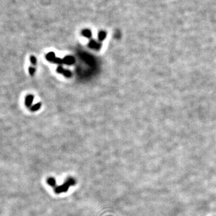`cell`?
Returning a JSON list of instances; mask_svg holds the SVG:
<instances>
[{
  "instance_id": "cell-1",
  "label": "cell",
  "mask_w": 216,
  "mask_h": 216,
  "mask_svg": "<svg viewBox=\"0 0 216 216\" xmlns=\"http://www.w3.org/2000/svg\"><path fill=\"white\" fill-rule=\"evenodd\" d=\"M75 184H76L75 180H74L73 178H70L68 179V180H67L64 183L63 185H61V186H58V187H55V189H54L55 192L56 193H58V194H59V193H61L65 192L66 191L68 190V189H69L70 186H73V185H75Z\"/></svg>"
},
{
  "instance_id": "cell-2",
  "label": "cell",
  "mask_w": 216,
  "mask_h": 216,
  "mask_svg": "<svg viewBox=\"0 0 216 216\" xmlns=\"http://www.w3.org/2000/svg\"><path fill=\"white\" fill-rule=\"evenodd\" d=\"M63 61H64V63L68 65H71V64H73L75 63V58L73 57H71V56H67V57H65L63 59Z\"/></svg>"
},
{
  "instance_id": "cell-3",
  "label": "cell",
  "mask_w": 216,
  "mask_h": 216,
  "mask_svg": "<svg viewBox=\"0 0 216 216\" xmlns=\"http://www.w3.org/2000/svg\"><path fill=\"white\" fill-rule=\"evenodd\" d=\"M89 46L91 48H95L98 50V49H100L101 48V47H102V45L99 43H97L96 41L91 40L90 41L89 43Z\"/></svg>"
},
{
  "instance_id": "cell-4",
  "label": "cell",
  "mask_w": 216,
  "mask_h": 216,
  "mask_svg": "<svg viewBox=\"0 0 216 216\" xmlns=\"http://www.w3.org/2000/svg\"><path fill=\"white\" fill-rule=\"evenodd\" d=\"M34 99V96L32 95H29L26 97L25 100V104L26 106H30Z\"/></svg>"
},
{
  "instance_id": "cell-5",
  "label": "cell",
  "mask_w": 216,
  "mask_h": 216,
  "mask_svg": "<svg viewBox=\"0 0 216 216\" xmlns=\"http://www.w3.org/2000/svg\"><path fill=\"white\" fill-rule=\"evenodd\" d=\"M82 34L84 36H85V37L87 38H90L92 36V32L90 30H87V29H85V30H84L82 31Z\"/></svg>"
},
{
  "instance_id": "cell-6",
  "label": "cell",
  "mask_w": 216,
  "mask_h": 216,
  "mask_svg": "<svg viewBox=\"0 0 216 216\" xmlns=\"http://www.w3.org/2000/svg\"><path fill=\"white\" fill-rule=\"evenodd\" d=\"M55 58V53L53 52H49L48 54L46 55V59L49 61H53Z\"/></svg>"
},
{
  "instance_id": "cell-7",
  "label": "cell",
  "mask_w": 216,
  "mask_h": 216,
  "mask_svg": "<svg viewBox=\"0 0 216 216\" xmlns=\"http://www.w3.org/2000/svg\"><path fill=\"white\" fill-rule=\"evenodd\" d=\"M106 37V32L104 31H100L98 34V40L103 41Z\"/></svg>"
},
{
  "instance_id": "cell-8",
  "label": "cell",
  "mask_w": 216,
  "mask_h": 216,
  "mask_svg": "<svg viewBox=\"0 0 216 216\" xmlns=\"http://www.w3.org/2000/svg\"><path fill=\"white\" fill-rule=\"evenodd\" d=\"M47 182L48 184L50 185V186H52L53 187H55V184H56V182H55V180L54 178H49L47 180Z\"/></svg>"
},
{
  "instance_id": "cell-9",
  "label": "cell",
  "mask_w": 216,
  "mask_h": 216,
  "mask_svg": "<svg viewBox=\"0 0 216 216\" xmlns=\"http://www.w3.org/2000/svg\"><path fill=\"white\" fill-rule=\"evenodd\" d=\"M40 107H41V104L40 103H36V104H34V105L32 107L31 110L32 111L37 110L40 108Z\"/></svg>"
},
{
  "instance_id": "cell-10",
  "label": "cell",
  "mask_w": 216,
  "mask_h": 216,
  "mask_svg": "<svg viewBox=\"0 0 216 216\" xmlns=\"http://www.w3.org/2000/svg\"><path fill=\"white\" fill-rule=\"evenodd\" d=\"M63 73V75L65 76H66L67 77H70L71 76V72L69 70H64Z\"/></svg>"
},
{
  "instance_id": "cell-11",
  "label": "cell",
  "mask_w": 216,
  "mask_h": 216,
  "mask_svg": "<svg viewBox=\"0 0 216 216\" xmlns=\"http://www.w3.org/2000/svg\"><path fill=\"white\" fill-rule=\"evenodd\" d=\"M53 62L58 64H62L63 63H64V61L63 59L59 58H55L54 60H53Z\"/></svg>"
},
{
  "instance_id": "cell-12",
  "label": "cell",
  "mask_w": 216,
  "mask_h": 216,
  "mask_svg": "<svg viewBox=\"0 0 216 216\" xmlns=\"http://www.w3.org/2000/svg\"><path fill=\"white\" fill-rule=\"evenodd\" d=\"M31 61L32 64L33 65H36V63H37V60H36V57H34V56H31Z\"/></svg>"
},
{
  "instance_id": "cell-13",
  "label": "cell",
  "mask_w": 216,
  "mask_h": 216,
  "mask_svg": "<svg viewBox=\"0 0 216 216\" xmlns=\"http://www.w3.org/2000/svg\"><path fill=\"white\" fill-rule=\"evenodd\" d=\"M29 72H30V73L31 74V75H33L34 74V72H35V69L34 67H30L29 68Z\"/></svg>"
},
{
  "instance_id": "cell-14",
  "label": "cell",
  "mask_w": 216,
  "mask_h": 216,
  "mask_svg": "<svg viewBox=\"0 0 216 216\" xmlns=\"http://www.w3.org/2000/svg\"><path fill=\"white\" fill-rule=\"evenodd\" d=\"M64 70L63 69V67H61V66L58 67V69H57V71L58 72V73H63Z\"/></svg>"
}]
</instances>
